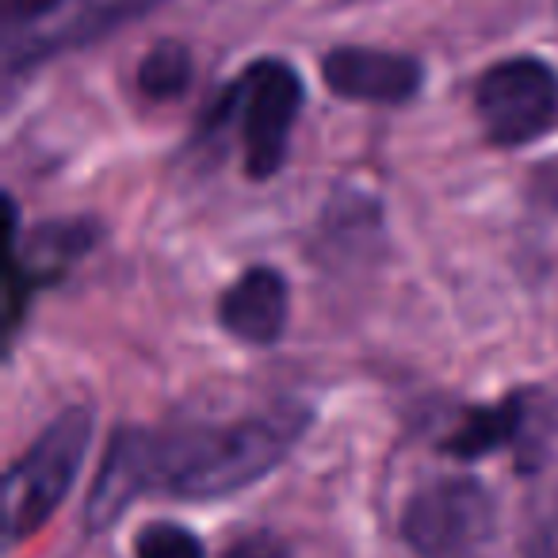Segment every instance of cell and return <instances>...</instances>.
<instances>
[{
	"label": "cell",
	"mask_w": 558,
	"mask_h": 558,
	"mask_svg": "<svg viewBox=\"0 0 558 558\" xmlns=\"http://www.w3.org/2000/svg\"><path fill=\"white\" fill-rule=\"evenodd\" d=\"M494 494L466 474L433 478L402 512V539L417 558H474L494 539Z\"/></svg>",
	"instance_id": "cell-4"
},
{
	"label": "cell",
	"mask_w": 558,
	"mask_h": 558,
	"mask_svg": "<svg viewBox=\"0 0 558 558\" xmlns=\"http://www.w3.org/2000/svg\"><path fill=\"white\" fill-rule=\"evenodd\" d=\"M157 4L161 0H4V62L9 70L47 62L146 16Z\"/></svg>",
	"instance_id": "cell-3"
},
{
	"label": "cell",
	"mask_w": 558,
	"mask_h": 558,
	"mask_svg": "<svg viewBox=\"0 0 558 558\" xmlns=\"http://www.w3.org/2000/svg\"><path fill=\"white\" fill-rule=\"evenodd\" d=\"M303 425V410H264L238 421H199L165 433L142 428L146 489L187 501L238 494L283 463Z\"/></svg>",
	"instance_id": "cell-1"
},
{
	"label": "cell",
	"mask_w": 558,
	"mask_h": 558,
	"mask_svg": "<svg viewBox=\"0 0 558 558\" xmlns=\"http://www.w3.org/2000/svg\"><path fill=\"white\" fill-rule=\"evenodd\" d=\"M146 489V463H142V428H119L108 444V456L100 463V474L88 494L85 520L93 532L111 527Z\"/></svg>",
	"instance_id": "cell-9"
},
{
	"label": "cell",
	"mask_w": 558,
	"mask_h": 558,
	"mask_svg": "<svg viewBox=\"0 0 558 558\" xmlns=\"http://www.w3.org/2000/svg\"><path fill=\"white\" fill-rule=\"evenodd\" d=\"M291 314L288 279L276 268H248L233 279V288L218 303V318L238 341L245 344H271L283 337Z\"/></svg>",
	"instance_id": "cell-8"
},
{
	"label": "cell",
	"mask_w": 558,
	"mask_h": 558,
	"mask_svg": "<svg viewBox=\"0 0 558 558\" xmlns=\"http://www.w3.org/2000/svg\"><path fill=\"white\" fill-rule=\"evenodd\" d=\"M88 444H93V413L85 405L65 410L39 433V440L24 451L4 478V527L9 543L32 539L43 524L70 497L81 466H85Z\"/></svg>",
	"instance_id": "cell-2"
},
{
	"label": "cell",
	"mask_w": 558,
	"mask_h": 558,
	"mask_svg": "<svg viewBox=\"0 0 558 558\" xmlns=\"http://www.w3.org/2000/svg\"><path fill=\"white\" fill-rule=\"evenodd\" d=\"M524 428H527L524 398H509V402H501V405L474 410L471 417L444 440V451H448V456H459V459H478L497 448L524 444Z\"/></svg>",
	"instance_id": "cell-10"
},
{
	"label": "cell",
	"mask_w": 558,
	"mask_h": 558,
	"mask_svg": "<svg viewBox=\"0 0 558 558\" xmlns=\"http://www.w3.org/2000/svg\"><path fill=\"white\" fill-rule=\"evenodd\" d=\"M478 119L497 146L532 142L558 116V73L539 58H509L478 81Z\"/></svg>",
	"instance_id": "cell-6"
},
{
	"label": "cell",
	"mask_w": 558,
	"mask_h": 558,
	"mask_svg": "<svg viewBox=\"0 0 558 558\" xmlns=\"http://www.w3.org/2000/svg\"><path fill=\"white\" fill-rule=\"evenodd\" d=\"M322 77L344 100L360 104H405L417 96L425 70L410 54L372 47H341L322 62Z\"/></svg>",
	"instance_id": "cell-7"
},
{
	"label": "cell",
	"mask_w": 558,
	"mask_h": 558,
	"mask_svg": "<svg viewBox=\"0 0 558 558\" xmlns=\"http://www.w3.org/2000/svg\"><path fill=\"white\" fill-rule=\"evenodd\" d=\"M299 108H303V81L288 62L264 58L241 77L238 119L248 177L264 180L283 165Z\"/></svg>",
	"instance_id": "cell-5"
},
{
	"label": "cell",
	"mask_w": 558,
	"mask_h": 558,
	"mask_svg": "<svg viewBox=\"0 0 558 558\" xmlns=\"http://www.w3.org/2000/svg\"><path fill=\"white\" fill-rule=\"evenodd\" d=\"M218 558H291V547L276 532H248L238 535Z\"/></svg>",
	"instance_id": "cell-14"
},
{
	"label": "cell",
	"mask_w": 558,
	"mask_h": 558,
	"mask_svg": "<svg viewBox=\"0 0 558 558\" xmlns=\"http://www.w3.org/2000/svg\"><path fill=\"white\" fill-rule=\"evenodd\" d=\"M187 81H192V58H187V50L180 43H157L138 70L142 93L154 96V100L180 96L187 88Z\"/></svg>",
	"instance_id": "cell-11"
},
{
	"label": "cell",
	"mask_w": 558,
	"mask_h": 558,
	"mask_svg": "<svg viewBox=\"0 0 558 558\" xmlns=\"http://www.w3.org/2000/svg\"><path fill=\"white\" fill-rule=\"evenodd\" d=\"M524 558H558V494L539 501L524 532Z\"/></svg>",
	"instance_id": "cell-13"
},
{
	"label": "cell",
	"mask_w": 558,
	"mask_h": 558,
	"mask_svg": "<svg viewBox=\"0 0 558 558\" xmlns=\"http://www.w3.org/2000/svg\"><path fill=\"white\" fill-rule=\"evenodd\" d=\"M134 558H207L203 539L177 520H154L134 535Z\"/></svg>",
	"instance_id": "cell-12"
}]
</instances>
